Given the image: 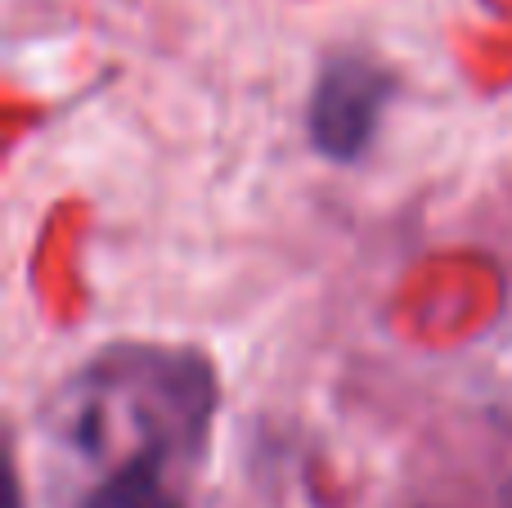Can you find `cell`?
I'll list each match as a JSON object with an SVG mask.
<instances>
[{
	"mask_svg": "<svg viewBox=\"0 0 512 508\" xmlns=\"http://www.w3.org/2000/svg\"><path fill=\"white\" fill-rule=\"evenodd\" d=\"M216 405L207 360L185 351L126 347L99 356L63 396V437L81 450H104L117 423L131 428V455L167 464L207 432Z\"/></svg>",
	"mask_w": 512,
	"mask_h": 508,
	"instance_id": "6da1fadb",
	"label": "cell"
},
{
	"mask_svg": "<svg viewBox=\"0 0 512 508\" xmlns=\"http://www.w3.org/2000/svg\"><path fill=\"white\" fill-rule=\"evenodd\" d=\"M391 90H396L391 77L373 63L355 54L333 59L310 95V144L333 162H355L378 135Z\"/></svg>",
	"mask_w": 512,
	"mask_h": 508,
	"instance_id": "7a4b0ae2",
	"label": "cell"
},
{
	"mask_svg": "<svg viewBox=\"0 0 512 508\" xmlns=\"http://www.w3.org/2000/svg\"><path fill=\"white\" fill-rule=\"evenodd\" d=\"M81 508H180V500L162 482V464L126 459L81 500Z\"/></svg>",
	"mask_w": 512,
	"mask_h": 508,
	"instance_id": "3957f363",
	"label": "cell"
}]
</instances>
